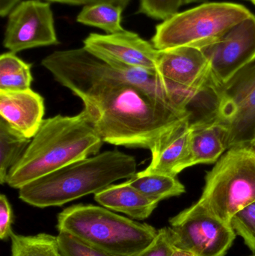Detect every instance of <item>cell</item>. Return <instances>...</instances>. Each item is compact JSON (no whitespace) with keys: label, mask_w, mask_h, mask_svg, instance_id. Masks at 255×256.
<instances>
[{"label":"cell","mask_w":255,"mask_h":256,"mask_svg":"<svg viewBox=\"0 0 255 256\" xmlns=\"http://www.w3.org/2000/svg\"><path fill=\"white\" fill-rule=\"evenodd\" d=\"M94 200L102 207L124 214L136 220L148 219L160 203L145 196L127 180L110 185L94 194Z\"/></svg>","instance_id":"16"},{"label":"cell","mask_w":255,"mask_h":256,"mask_svg":"<svg viewBox=\"0 0 255 256\" xmlns=\"http://www.w3.org/2000/svg\"><path fill=\"white\" fill-rule=\"evenodd\" d=\"M196 256L193 254H190V252H186L184 250H181L179 249H175L174 252H172V256Z\"/></svg>","instance_id":"30"},{"label":"cell","mask_w":255,"mask_h":256,"mask_svg":"<svg viewBox=\"0 0 255 256\" xmlns=\"http://www.w3.org/2000/svg\"><path fill=\"white\" fill-rule=\"evenodd\" d=\"M56 238L62 256H119L99 249L67 233L58 232Z\"/></svg>","instance_id":"23"},{"label":"cell","mask_w":255,"mask_h":256,"mask_svg":"<svg viewBox=\"0 0 255 256\" xmlns=\"http://www.w3.org/2000/svg\"><path fill=\"white\" fill-rule=\"evenodd\" d=\"M124 8L111 3H96L83 6L76 21L88 26L97 27L106 34H113L123 31L121 25Z\"/></svg>","instance_id":"20"},{"label":"cell","mask_w":255,"mask_h":256,"mask_svg":"<svg viewBox=\"0 0 255 256\" xmlns=\"http://www.w3.org/2000/svg\"><path fill=\"white\" fill-rule=\"evenodd\" d=\"M48 2L61 3V4H69V6H88V4H96V3H111L121 6L123 8H126L130 4L131 0H43Z\"/></svg>","instance_id":"28"},{"label":"cell","mask_w":255,"mask_h":256,"mask_svg":"<svg viewBox=\"0 0 255 256\" xmlns=\"http://www.w3.org/2000/svg\"><path fill=\"white\" fill-rule=\"evenodd\" d=\"M227 150L226 132L214 120L191 122L189 167L216 164Z\"/></svg>","instance_id":"17"},{"label":"cell","mask_w":255,"mask_h":256,"mask_svg":"<svg viewBox=\"0 0 255 256\" xmlns=\"http://www.w3.org/2000/svg\"><path fill=\"white\" fill-rule=\"evenodd\" d=\"M134 156L106 150L69 164L19 189V198L33 207H58L96 194L121 179L136 174Z\"/></svg>","instance_id":"3"},{"label":"cell","mask_w":255,"mask_h":256,"mask_svg":"<svg viewBox=\"0 0 255 256\" xmlns=\"http://www.w3.org/2000/svg\"><path fill=\"white\" fill-rule=\"evenodd\" d=\"M255 256V254H253V256Z\"/></svg>","instance_id":"34"},{"label":"cell","mask_w":255,"mask_h":256,"mask_svg":"<svg viewBox=\"0 0 255 256\" xmlns=\"http://www.w3.org/2000/svg\"><path fill=\"white\" fill-rule=\"evenodd\" d=\"M184 0H140L138 13L158 20H165L178 13Z\"/></svg>","instance_id":"25"},{"label":"cell","mask_w":255,"mask_h":256,"mask_svg":"<svg viewBox=\"0 0 255 256\" xmlns=\"http://www.w3.org/2000/svg\"><path fill=\"white\" fill-rule=\"evenodd\" d=\"M251 15L242 4L205 2L158 24L151 43L159 50L181 46L202 50L218 42Z\"/></svg>","instance_id":"6"},{"label":"cell","mask_w":255,"mask_h":256,"mask_svg":"<svg viewBox=\"0 0 255 256\" xmlns=\"http://www.w3.org/2000/svg\"><path fill=\"white\" fill-rule=\"evenodd\" d=\"M174 246L196 256H225L237 234L196 202L169 220Z\"/></svg>","instance_id":"9"},{"label":"cell","mask_w":255,"mask_h":256,"mask_svg":"<svg viewBox=\"0 0 255 256\" xmlns=\"http://www.w3.org/2000/svg\"><path fill=\"white\" fill-rule=\"evenodd\" d=\"M214 93L215 108L211 120L226 130L227 150L251 146L255 138V62Z\"/></svg>","instance_id":"8"},{"label":"cell","mask_w":255,"mask_h":256,"mask_svg":"<svg viewBox=\"0 0 255 256\" xmlns=\"http://www.w3.org/2000/svg\"><path fill=\"white\" fill-rule=\"evenodd\" d=\"M41 64L82 102L104 88L124 84L141 86L173 98L157 72L115 66L84 46L55 51Z\"/></svg>","instance_id":"4"},{"label":"cell","mask_w":255,"mask_h":256,"mask_svg":"<svg viewBox=\"0 0 255 256\" xmlns=\"http://www.w3.org/2000/svg\"><path fill=\"white\" fill-rule=\"evenodd\" d=\"M58 232H65L113 255L132 256L148 248L158 230L93 204H75L57 216Z\"/></svg>","instance_id":"5"},{"label":"cell","mask_w":255,"mask_h":256,"mask_svg":"<svg viewBox=\"0 0 255 256\" xmlns=\"http://www.w3.org/2000/svg\"><path fill=\"white\" fill-rule=\"evenodd\" d=\"M191 120L174 128L151 150L152 158L145 173H161L176 177L189 168Z\"/></svg>","instance_id":"15"},{"label":"cell","mask_w":255,"mask_h":256,"mask_svg":"<svg viewBox=\"0 0 255 256\" xmlns=\"http://www.w3.org/2000/svg\"><path fill=\"white\" fill-rule=\"evenodd\" d=\"M231 226L255 254V202L237 214L232 220Z\"/></svg>","instance_id":"24"},{"label":"cell","mask_w":255,"mask_h":256,"mask_svg":"<svg viewBox=\"0 0 255 256\" xmlns=\"http://www.w3.org/2000/svg\"><path fill=\"white\" fill-rule=\"evenodd\" d=\"M82 102L104 142L150 150L193 116L167 94L135 84L104 88Z\"/></svg>","instance_id":"1"},{"label":"cell","mask_w":255,"mask_h":256,"mask_svg":"<svg viewBox=\"0 0 255 256\" xmlns=\"http://www.w3.org/2000/svg\"><path fill=\"white\" fill-rule=\"evenodd\" d=\"M206 0H184V4H191V3L203 2Z\"/></svg>","instance_id":"31"},{"label":"cell","mask_w":255,"mask_h":256,"mask_svg":"<svg viewBox=\"0 0 255 256\" xmlns=\"http://www.w3.org/2000/svg\"><path fill=\"white\" fill-rule=\"evenodd\" d=\"M176 249L169 227L158 230L154 242L141 252L132 256H171Z\"/></svg>","instance_id":"26"},{"label":"cell","mask_w":255,"mask_h":256,"mask_svg":"<svg viewBox=\"0 0 255 256\" xmlns=\"http://www.w3.org/2000/svg\"><path fill=\"white\" fill-rule=\"evenodd\" d=\"M202 50L209 60L210 86L214 92L255 62V15L252 14Z\"/></svg>","instance_id":"11"},{"label":"cell","mask_w":255,"mask_h":256,"mask_svg":"<svg viewBox=\"0 0 255 256\" xmlns=\"http://www.w3.org/2000/svg\"><path fill=\"white\" fill-rule=\"evenodd\" d=\"M21 2L22 0H0V15L1 18L8 16L11 10Z\"/></svg>","instance_id":"29"},{"label":"cell","mask_w":255,"mask_h":256,"mask_svg":"<svg viewBox=\"0 0 255 256\" xmlns=\"http://www.w3.org/2000/svg\"><path fill=\"white\" fill-rule=\"evenodd\" d=\"M127 182L145 196L158 202L186 192L185 186L176 177L161 173L139 172Z\"/></svg>","instance_id":"18"},{"label":"cell","mask_w":255,"mask_h":256,"mask_svg":"<svg viewBox=\"0 0 255 256\" xmlns=\"http://www.w3.org/2000/svg\"><path fill=\"white\" fill-rule=\"evenodd\" d=\"M103 142L83 110L73 116L46 118L20 159L9 170L5 184L19 190L69 164L97 154Z\"/></svg>","instance_id":"2"},{"label":"cell","mask_w":255,"mask_h":256,"mask_svg":"<svg viewBox=\"0 0 255 256\" xmlns=\"http://www.w3.org/2000/svg\"><path fill=\"white\" fill-rule=\"evenodd\" d=\"M31 64L16 54L7 52L0 56V90L19 91L31 88L33 81Z\"/></svg>","instance_id":"21"},{"label":"cell","mask_w":255,"mask_h":256,"mask_svg":"<svg viewBox=\"0 0 255 256\" xmlns=\"http://www.w3.org/2000/svg\"><path fill=\"white\" fill-rule=\"evenodd\" d=\"M31 138L13 129L8 123L0 120V183L6 182L9 170L20 159L31 142Z\"/></svg>","instance_id":"19"},{"label":"cell","mask_w":255,"mask_h":256,"mask_svg":"<svg viewBox=\"0 0 255 256\" xmlns=\"http://www.w3.org/2000/svg\"><path fill=\"white\" fill-rule=\"evenodd\" d=\"M45 114L44 100L31 88L19 91L0 90V116L9 126L32 138Z\"/></svg>","instance_id":"14"},{"label":"cell","mask_w":255,"mask_h":256,"mask_svg":"<svg viewBox=\"0 0 255 256\" xmlns=\"http://www.w3.org/2000/svg\"><path fill=\"white\" fill-rule=\"evenodd\" d=\"M83 46L115 66L157 72L160 50L133 32L91 33L84 39Z\"/></svg>","instance_id":"13"},{"label":"cell","mask_w":255,"mask_h":256,"mask_svg":"<svg viewBox=\"0 0 255 256\" xmlns=\"http://www.w3.org/2000/svg\"><path fill=\"white\" fill-rule=\"evenodd\" d=\"M59 44L50 3L25 0L8 14L3 46L9 52L21 51Z\"/></svg>","instance_id":"12"},{"label":"cell","mask_w":255,"mask_h":256,"mask_svg":"<svg viewBox=\"0 0 255 256\" xmlns=\"http://www.w3.org/2000/svg\"><path fill=\"white\" fill-rule=\"evenodd\" d=\"M157 73L172 97L189 110L196 98L214 92L209 60L201 49L181 46L160 50Z\"/></svg>","instance_id":"10"},{"label":"cell","mask_w":255,"mask_h":256,"mask_svg":"<svg viewBox=\"0 0 255 256\" xmlns=\"http://www.w3.org/2000/svg\"><path fill=\"white\" fill-rule=\"evenodd\" d=\"M13 212L11 206L4 194L0 195V238L4 240L10 238L13 234Z\"/></svg>","instance_id":"27"},{"label":"cell","mask_w":255,"mask_h":256,"mask_svg":"<svg viewBox=\"0 0 255 256\" xmlns=\"http://www.w3.org/2000/svg\"><path fill=\"white\" fill-rule=\"evenodd\" d=\"M255 202V149L253 146L229 149L207 173L198 202L231 226L234 216Z\"/></svg>","instance_id":"7"},{"label":"cell","mask_w":255,"mask_h":256,"mask_svg":"<svg viewBox=\"0 0 255 256\" xmlns=\"http://www.w3.org/2000/svg\"><path fill=\"white\" fill-rule=\"evenodd\" d=\"M251 146H253V148H254L255 150V138L254 141H253V144H252Z\"/></svg>","instance_id":"32"},{"label":"cell","mask_w":255,"mask_h":256,"mask_svg":"<svg viewBox=\"0 0 255 256\" xmlns=\"http://www.w3.org/2000/svg\"><path fill=\"white\" fill-rule=\"evenodd\" d=\"M10 239L11 256H62L56 236L46 233L25 236L13 232Z\"/></svg>","instance_id":"22"},{"label":"cell","mask_w":255,"mask_h":256,"mask_svg":"<svg viewBox=\"0 0 255 256\" xmlns=\"http://www.w3.org/2000/svg\"><path fill=\"white\" fill-rule=\"evenodd\" d=\"M250 1H251L252 2H253V4H254L255 6V0H250Z\"/></svg>","instance_id":"33"}]
</instances>
